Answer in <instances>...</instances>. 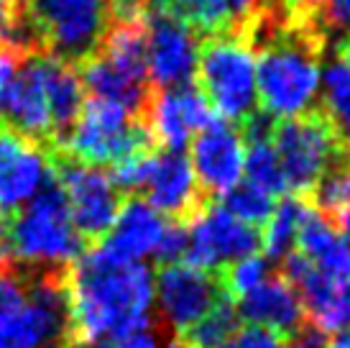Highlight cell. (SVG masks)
<instances>
[{"mask_svg":"<svg viewBox=\"0 0 350 348\" xmlns=\"http://www.w3.org/2000/svg\"><path fill=\"white\" fill-rule=\"evenodd\" d=\"M64 290L69 328L79 340H120L151 325L154 271L146 264L116 259L98 246L72 264Z\"/></svg>","mask_w":350,"mask_h":348,"instance_id":"6da1fadb","label":"cell"},{"mask_svg":"<svg viewBox=\"0 0 350 348\" xmlns=\"http://www.w3.org/2000/svg\"><path fill=\"white\" fill-rule=\"evenodd\" d=\"M256 54V95L261 113L271 121L307 116L320 95V36L310 21L284 16L282 29H271Z\"/></svg>","mask_w":350,"mask_h":348,"instance_id":"7a4b0ae2","label":"cell"},{"mask_svg":"<svg viewBox=\"0 0 350 348\" xmlns=\"http://www.w3.org/2000/svg\"><path fill=\"white\" fill-rule=\"evenodd\" d=\"M64 282L46 274L29 282L0 271V348H57L69 336Z\"/></svg>","mask_w":350,"mask_h":348,"instance_id":"3957f363","label":"cell"},{"mask_svg":"<svg viewBox=\"0 0 350 348\" xmlns=\"http://www.w3.org/2000/svg\"><path fill=\"white\" fill-rule=\"evenodd\" d=\"M195 75L200 92L225 123H245L258 110L256 49L243 29L225 31L200 44Z\"/></svg>","mask_w":350,"mask_h":348,"instance_id":"277c9868","label":"cell"},{"mask_svg":"<svg viewBox=\"0 0 350 348\" xmlns=\"http://www.w3.org/2000/svg\"><path fill=\"white\" fill-rule=\"evenodd\" d=\"M10 236L16 259L41 269L69 266L85 249V238L72 223L67 200L54 184L21 208L16 221L10 223Z\"/></svg>","mask_w":350,"mask_h":348,"instance_id":"5b68a950","label":"cell"},{"mask_svg":"<svg viewBox=\"0 0 350 348\" xmlns=\"http://www.w3.org/2000/svg\"><path fill=\"white\" fill-rule=\"evenodd\" d=\"M36 44L64 62H85L110 31V0H23Z\"/></svg>","mask_w":350,"mask_h":348,"instance_id":"8992f818","label":"cell"},{"mask_svg":"<svg viewBox=\"0 0 350 348\" xmlns=\"http://www.w3.org/2000/svg\"><path fill=\"white\" fill-rule=\"evenodd\" d=\"M151 144L148 128L136 123L131 110L100 97L85 100L64 138L72 162L90 166H113L131 154L151 151Z\"/></svg>","mask_w":350,"mask_h":348,"instance_id":"52a82bcc","label":"cell"},{"mask_svg":"<svg viewBox=\"0 0 350 348\" xmlns=\"http://www.w3.org/2000/svg\"><path fill=\"white\" fill-rule=\"evenodd\" d=\"M271 144L282 162L286 190L292 192L314 190L338 154V138L317 113L279 121V126H273Z\"/></svg>","mask_w":350,"mask_h":348,"instance_id":"ba28073f","label":"cell"},{"mask_svg":"<svg viewBox=\"0 0 350 348\" xmlns=\"http://www.w3.org/2000/svg\"><path fill=\"white\" fill-rule=\"evenodd\" d=\"M228 297L220 277L187 264H164L154 277V302L159 305L161 318L176 333H189L197 323Z\"/></svg>","mask_w":350,"mask_h":348,"instance_id":"9c48e42d","label":"cell"},{"mask_svg":"<svg viewBox=\"0 0 350 348\" xmlns=\"http://www.w3.org/2000/svg\"><path fill=\"white\" fill-rule=\"evenodd\" d=\"M261 249V233L238 221L223 205H210L187 228L185 261L202 271H217Z\"/></svg>","mask_w":350,"mask_h":348,"instance_id":"30bf717a","label":"cell"},{"mask_svg":"<svg viewBox=\"0 0 350 348\" xmlns=\"http://www.w3.org/2000/svg\"><path fill=\"white\" fill-rule=\"evenodd\" d=\"M59 190L82 238H105L120 210V192L100 166L59 162Z\"/></svg>","mask_w":350,"mask_h":348,"instance_id":"8fae6325","label":"cell"},{"mask_svg":"<svg viewBox=\"0 0 350 348\" xmlns=\"http://www.w3.org/2000/svg\"><path fill=\"white\" fill-rule=\"evenodd\" d=\"M146 69L148 82L161 90L189 85L197 72L200 44L185 23L172 18L159 0H151L146 18Z\"/></svg>","mask_w":350,"mask_h":348,"instance_id":"7c38bea8","label":"cell"},{"mask_svg":"<svg viewBox=\"0 0 350 348\" xmlns=\"http://www.w3.org/2000/svg\"><path fill=\"white\" fill-rule=\"evenodd\" d=\"M51 164L39 141L0 128V213H18L49 187Z\"/></svg>","mask_w":350,"mask_h":348,"instance_id":"4fadbf2b","label":"cell"},{"mask_svg":"<svg viewBox=\"0 0 350 348\" xmlns=\"http://www.w3.org/2000/svg\"><path fill=\"white\" fill-rule=\"evenodd\" d=\"M187 159L204 192L225 197L243 182L245 138L230 123L213 121L192 138V154Z\"/></svg>","mask_w":350,"mask_h":348,"instance_id":"5bb4252c","label":"cell"},{"mask_svg":"<svg viewBox=\"0 0 350 348\" xmlns=\"http://www.w3.org/2000/svg\"><path fill=\"white\" fill-rule=\"evenodd\" d=\"M148 103V134L151 141H159L166 151H182L192 144L200 131L217 121L210 103L204 100L200 87L182 85L161 90Z\"/></svg>","mask_w":350,"mask_h":348,"instance_id":"9a60e30c","label":"cell"},{"mask_svg":"<svg viewBox=\"0 0 350 348\" xmlns=\"http://www.w3.org/2000/svg\"><path fill=\"white\" fill-rule=\"evenodd\" d=\"M3 116L8 118V128L31 141H44L54 136L41 54H29L23 59V64L16 67V75L5 92Z\"/></svg>","mask_w":350,"mask_h":348,"instance_id":"2e32d148","label":"cell"},{"mask_svg":"<svg viewBox=\"0 0 350 348\" xmlns=\"http://www.w3.org/2000/svg\"><path fill=\"white\" fill-rule=\"evenodd\" d=\"M166 225H169V221L164 215L156 213L146 200L133 197V200L120 205L116 223H113V228L107 231L100 246L107 253H113L116 259L144 264L148 256L156 259Z\"/></svg>","mask_w":350,"mask_h":348,"instance_id":"e0dca14e","label":"cell"},{"mask_svg":"<svg viewBox=\"0 0 350 348\" xmlns=\"http://www.w3.org/2000/svg\"><path fill=\"white\" fill-rule=\"evenodd\" d=\"M144 192L146 203L156 213L174 218L192 213L200 203V184L189 159L182 151H164L151 156Z\"/></svg>","mask_w":350,"mask_h":348,"instance_id":"ac0fdd59","label":"cell"},{"mask_svg":"<svg viewBox=\"0 0 350 348\" xmlns=\"http://www.w3.org/2000/svg\"><path fill=\"white\" fill-rule=\"evenodd\" d=\"M235 312L251 328L271 330L282 338L297 336L304 328V315H307L292 284L286 279H271V277L261 282L256 290L245 292Z\"/></svg>","mask_w":350,"mask_h":348,"instance_id":"d6986e66","label":"cell"},{"mask_svg":"<svg viewBox=\"0 0 350 348\" xmlns=\"http://www.w3.org/2000/svg\"><path fill=\"white\" fill-rule=\"evenodd\" d=\"M297 251L304 259H310L312 266L320 269L338 287L350 284V251L340 241L338 228L314 208L307 215V221L301 223L299 236H297Z\"/></svg>","mask_w":350,"mask_h":348,"instance_id":"ffe728a7","label":"cell"},{"mask_svg":"<svg viewBox=\"0 0 350 348\" xmlns=\"http://www.w3.org/2000/svg\"><path fill=\"white\" fill-rule=\"evenodd\" d=\"M82 85L85 90L92 92V97L100 100H110L116 105H123L131 113H138L146 105L148 97V79L133 77L116 67L113 62H107L100 51H95L90 59L82 62Z\"/></svg>","mask_w":350,"mask_h":348,"instance_id":"44dd1931","label":"cell"},{"mask_svg":"<svg viewBox=\"0 0 350 348\" xmlns=\"http://www.w3.org/2000/svg\"><path fill=\"white\" fill-rule=\"evenodd\" d=\"M41 64H44V87H46L54 136L67 134L85 105V85L75 67L64 59L41 54Z\"/></svg>","mask_w":350,"mask_h":348,"instance_id":"7402d4cb","label":"cell"},{"mask_svg":"<svg viewBox=\"0 0 350 348\" xmlns=\"http://www.w3.org/2000/svg\"><path fill=\"white\" fill-rule=\"evenodd\" d=\"M320 103L325 123L338 141L350 144V67L340 59H332L320 75Z\"/></svg>","mask_w":350,"mask_h":348,"instance_id":"603a6c76","label":"cell"},{"mask_svg":"<svg viewBox=\"0 0 350 348\" xmlns=\"http://www.w3.org/2000/svg\"><path fill=\"white\" fill-rule=\"evenodd\" d=\"M310 213L312 208L299 197H284L282 203L273 205L269 221L263 223L266 231L261 236V246L269 259H284L297 249L299 228Z\"/></svg>","mask_w":350,"mask_h":348,"instance_id":"cb8c5ba5","label":"cell"},{"mask_svg":"<svg viewBox=\"0 0 350 348\" xmlns=\"http://www.w3.org/2000/svg\"><path fill=\"white\" fill-rule=\"evenodd\" d=\"M159 5L192 34L217 36L233 26V10L228 0H159Z\"/></svg>","mask_w":350,"mask_h":348,"instance_id":"d4e9b609","label":"cell"},{"mask_svg":"<svg viewBox=\"0 0 350 348\" xmlns=\"http://www.w3.org/2000/svg\"><path fill=\"white\" fill-rule=\"evenodd\" d=\"M243 182L266 192L269 197L286 195V177H284L282 162L276 156L271 138L261 141H248L245 144V166H243Z\"/></svg>","mask_w":350,"mask_h":348,"instance_id":"484cf974","label":"cell"},{"mask_svg":"<svg viewBox=\"0 0 350 348\" xmlns=\"http://www.w3.org/2000/svg\"><path fill=\"white\" fill-rule=\"evenodd\" d=\"M238 312L233 302L223 297L195 328L187 333L185 343L189 348H220L225 340H230L238 333Z\"/></svg>","mask_w":350,"mask_h":348,"instance_id":"4316f807","label":"cell"},{"mask_svg":"<svg viewBox=\"0 0 350 348\" xmlns=\"http://www.w3.org/2000/svg\"><path fill=\"white\" fill-rule=\"evenodd\" d=\"M36 44L29 26L23 0H0V51L18 54Z\"/></svg>","mask_w":350,"mask_h":348,"instance_id":"83f0119b","label":"cell"},{"mask_svg":"<svg viewBox=\"0 0 350 348\" xmlns=\"http://www.w3.org/2000/svg\"><path fill=\"white\" fill-rule=\"evenodd\" d=\"M220 205H223L230 215H235L238 221H243V223H248V225H253V228H258V225H263V223L269 221V215H271L276 203H273V197H269L266 192L256 190L251 184L241 182L235 190H230V192L225 195V200Z\"/></svg>","mask_w":350,"mask_h":348,"instance_id":"f1b7e54d","label":"cell"},{"mask_svg":"<svg viewBox=\"0 0 350 348\" xmlns=\"http://www.w3.org/2000/svg\"><path fill=\"white\" fill-rule=\"evenodd\" d=\"M269 279V261L261 253H253V256H245V259L235 261L228 266L220 282H223V290L230 292V295H238L243 297L245 292L256 290L261 282Z\"/></svg>","mask_w":350,"mask_h":348,"instance_id":"f546056e","label":"cell"},{"mask_svg":"<svg viewBox=\"0 0 350 348\" xmlns=\"http://www.w3.org/2000/svg\"><path fill=\"white\" fill-rule=\"evenodd\" d=\"M314 203L322 213H340L350 205V179L342 172L340 164L330 166L320 177V182L314 184Z\"/></svg>","mask_w":350,"mask_h":348,"instance_id":"4dcf8cb0","label":"cell"},{"mask_svg":"<svg viewBox=\"0 0 350 348\" xmlns=\"http://www.w3.org/2000/svg\"><path fill=\"white\" fill-rule=\"evenodd\" d=\"M151 156H154L151 151H144V154H131V156H126V159H120V162H116V164L110 166V179H113L118 192H136V190H144Z\"/></svg>","mask_w":350,"mask_h":348,"instance_id":"1f68e13d","label":"cell"},{"mask_svg":"<svg viewBox=\"0 0 350 348\" xmlns=\"http://www.w3.org/2000/svg\"><path fill=\"white\" fill-rule=\"evenodd\" d=\"M185 253H187V228L179 225V223H169L156 259L161 261V264H176V261H185Z\"/></svg>","mask_w":350,"mask_h":348,"instance_id":"d6a6232c","label":"cell"},{"mask_svg":"<svg viewBox=\"0 0 350 348\" xmlns=\"http://www.w3.org/2000/svg\"><path fill=\"white\" fill-rule=\"evenodd\" d=\"M230 343H233V348H289L282 336L263 328H251V325L238 328V333L230 338Z\"/></svg>","mask_w":350,"mask_h":348,"instance_id":"836d02e7","label":"cell"},{"mask_svg":"<svg viewBox=\"0 0 350 348\" xmlns=\"http://www.w3.org/2000/svg\"><path fill=\"white\" fill-rule=\"evenodd\" d=\"M320 13L332 31H350V0H327Z\"/></svg>","mask_w":350,"mask_h":348,"instance_id":"e575fe53","label":"cell"},{"mask_svg":"<svg viewBox=\"0 0 350 348\" xmlns=\"http://www.w3.org/2000/svg\"><path fill=\"white\" fill-rule=\"evenodd\" d=\"M327 0H284V16L292 21H310L314 18Z\"/></svg>","mask_w":350,"mask_h":348,"instance_id":"d590c367","label":"cell"},{"mask_svg":"<svg viewBox=\"0 0 350 348\" xmlns=\"http://www.w3.org/2000/svg\"><path fill=\"white\" fill-rule=\"evenodd\" d=\"M228 3H230V10H233V18L235 16L241 18V26L258 18L271 5V0H228Z\"/></svg>","mask_w":350,"mask_h":348,"instance_id":"8d00e7d4","label":"cell"},{"mask_svg":"<svg viewBox=\"0 0 350 348\" xmlns=\"http://www.w3.org/2000/svg\"><path fill=\"white\" fill-rule=\"evenodd\" d=\"M327 346H330V340H327V336L322 330H317L314 325H304L294 336V343L289 348H327Z\"/></svg>","mask_w":350,"mask_h":348,"instance_id":"74e56055","label":"cell"},{"mask_svg":"<svg viewBox=\"0 0 350 348\" xmlns=\"http://www.w3.org/2000/svg\"><path fill=\"white\" fill-rule=\"evenodd\" d=\"M16 75V54L0 51V116H3V105H5V92H8L10 79Z\"/></svg>","mask_w":350,"mask_h":348,"instance_id":"f35d334b","label":"cell"},{"mask_svg":"<svg viewBox=\"0 0 350 348\" xmlns=\"http://www.w3.org/2000/svg\"><path fill=\"white\" fill-rule=\"evenodd\" d=\"M118 348H161L159 343V336H156L154 330H136V333H131L126 338L118 340Z\"/></svg>","mask_w":350,"mask_h":348,"instance_id":"ab89813d","label":"cell"},{"mask_svg":"<svg viewBox=\"0 0 350 348\" xmlns=\"http://www.w3.org/2000/svg\"><path fill=\"white\" fill-rule=\"evenodd\" d=\"M16 261V249H13V236H10V223L0 221V271L10 269Z\"/></svg>","mask_w":350,"mask_h":348,"instance_id":"60d3db41","label":"cell"},{"mask_svg":"<svg viewBox=\"0 0 350 348\" xmlns=\"http://www.w3.org/2000/svg\"><path fill=\"white\" fill-rule=\"evenodd\" d=\"M338 236H340V241L345 243V249L350 251V205L338 213Z\"/></svg>","mask_w":350,"mask_h":348,"instance_id":"b9f144b4","label":"cell"},{"mask_svg":"<svg viewBox=\"0 0 350 348\" xmlns=\"http://www.w3.org/2000/svg\"><path fill=\"white\" fill-rule=\"evenodd\" d=\"M340 62H345V64H348L350 67V31L348 34H345V36H342V41H340Z\"/></svg>","mask_w":350,"mask_h":348,"instance_id":"7bdbcfd3","label":"cell"},{"mask_svg":"<svg viewBox=\"0 0 350 348\" xmlns=\"http://www.w3.org/2000/svg\"><path fill=\"white\" fill-rule=\"evenodd\" d=\"M342 310H345V318H348V325H350V284L342 290Z\"/></svg>","mask_w":350,"mask_h":348,"instance_id":"ee69618b","label":"cell"},{"mask_svg":"<svg viewBox=\"0 0 350 348\" xmlns=\"http://www.w3.org/2000/svg\"><path fill=\"white\" fill-rule=\"evenodd\" d=\"M72 348H110V346H107V343H100V340L98 343H92V340H79L77 346H72Z\"/></svg>","mask_w":350,"mask_h":348,"instance_id":"f6af8a7d","label":"cell"},{"mask_svg":"<svg viewBox=\"0 0 350 348\" xmlns=\"http://www.w3.org/2000/svg\"><path fill=\"white\" fill-rule=\"evenodd\" d=\"M340 169H342V172H345V174H348V179H350V151H348V154H345V156H342Z\"/></svg>","mask_w":350,"mask_h":348,"instance_id":"bcb514c9","label":"cell"},{"mask_svg":"<svg viewBox=\"0 0 350 348\" xmlns=\"http://www.w3.org/2000/svg\"><path fill=\"white\" fill-rule=\"evenodd\" d=\"M327 348H350V340L348 338H340V340H332Z\"/></svg>","mask_w":350,"mask_h":348,"instance_id":"7dc6e473","label":"cell"},{"mask_svg":"<svg viewBox=\"0 0 350 348\" xmlns=\"http://www.w3.org/2000/svg\"><path fill=\"white\" fill-rule=\"evenodd\" d=\"M166 348H189V346H187L185 340H172V343H169Z\"/></svg>","mask_w":350,"mask_h":348,"instance_id":"c3c4849f","label":"cell"},{"mask_svg":"<svg viewBox=\"0 0 350 348\" xmlns=\"http://www.w3.org/2000/svg\"><path fill=\"white\" fill-rule=\"evenodd\" d=\"M348 340H350V338H348Z\"/></svg>","mask_w":350,"mask_h":348,"instance_id":"681fc988","label":"cell"}]
</instances>
